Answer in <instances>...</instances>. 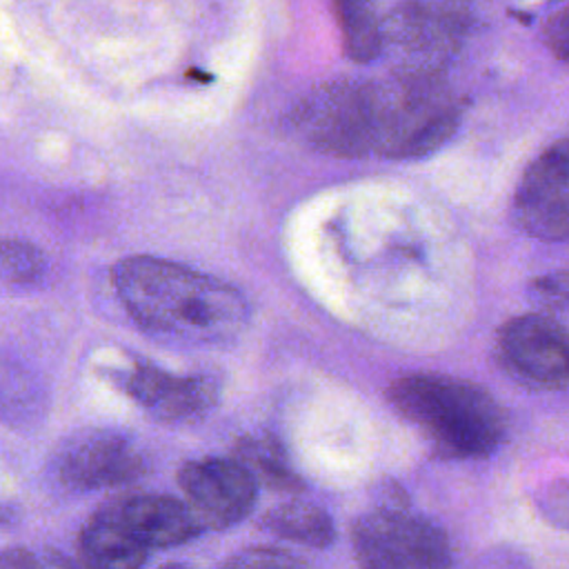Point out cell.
Masks as SVG:
<instances>
[{
  "mask_svg": "<svg viewBox=\"0 0 569 569\" xmlns=\"http://www.w3.org/2000/svg\"><path fill=\"white\" fill-rule=\"evenodd\" d=\"M233 458L256 478L258 485H264L273 491L298 493L305 489L302 478L289 465L284 447L278 438L269 433H249L238 440Z\"/></svg>",
  "mask_w": 569,
  "mask_h": 569,
  "instance_id": "9a60e30c",
  "label": "cell"
},
{
  "mask_svg": "<svg viewBox=\"0 0 569 569\" xmlns=\"http://www.w3.org/2000/svg\"><path fill=\"white\" fill-rule=\"evenodd\" d=\"M178 485L204 529H227L244 520L258 498L256 478L236 458L211 456L184 462Z\"/></svg>",
  "mask_w": 569,
  "mask_h": 569,
  "instance_id": "52a82bcc",
  "label": "cell"
},
{
  "mask_svg": "<svg viewBox=\"0 0 569 569\" xmlns=\"http://www.w3.org/2000/svg\"><path fill=\"white\" fill-rule=\"evenodd\" d=\"M371 153L418 158L440 147L460 120V100L438 71L405 69L367 80Z\"/></svg>",
  "mask_w": 569,
  "mask_h": 569,
  "instance_id": "3957f363",
  "label": "cell"
},
{
  "mask_svg": "<svg viewBox=\"0 0 569 569\" xmlns=\"http://www.w3.org/2000/svg\"><path fill=\"white\" fill-rule=\"evenodd\" d=\"M293 129L313 149L340 156H371L367 80H338L313 89L293 109Z\"/></svg>",
  "mask_w": 569,
  "mask_h": 569,
  "instance_id": "5b68a950",
  "label": "cell"
},
{
  "mask_svg": "<svg viewBox=\"0 0 569 569\" xmlns=\"http://www.w3.org/2000/svg\"><path fill=\"white\" fill-rule=\"evenodd\" d=\"M100 509L147 551L189 542L204 529L187 502L162 493L122 496Z\"/></svg>",
  "mask_w": 569,
  "mask_h": 569,
  "instance_id": "7c38bea8",
  "label": "cell"
},
{
  "mask_svg": "<svg viewBox=\"0 0 569 569\" xmlns=\"http://www.w3.org/2000/svg\"><path fill=\"white\" fill-rule=\"evenodd\" d=\"M336 20L345 53L353 62H371L385 47L382 18L367 2H336Z\"/></svg>",
  "mask_w": 569,
  "mask_h": 569,
  "instance_id": "2e32d148",
  "label": "cell"
},
{
  "mask_svg": "<svg viewBox=\"0 0 569 569\" xmlns=\"http://www.w3.org/2000/svg\"><path fill=\"white\" fill-rule=\"evenodd\" d=\"M113 287L136 325L156 338L220 342L249 322L247 298L236 287L164 258L120 260Z\"/></svg>",
  "mask_w": 569,
  "mask_h": 569,
  "instance_id": "6da1fadb",
  "label": "cell"
},
{
  "mask_svg": "<svg viewBox=\"0 0 569 569\" xmlns=\"http://www.w3.org/2000/svg\"><path fill=\"white\" fill-rule=\"evenodd\" d=\"M82 569H140L149 556L102 509H96L78 533Z\"/></svg>",
  "mask_w": 569,
  "mask_h": 569,
  "instance_id": "4fadbf2b",
  "label": "cell"
},
{
  "mask_svg": "<svg viewBox=\"0 0 569 569\" xmlns=\"http://www.w3.org/2000/svg\"><path fill=\"white\" fill-rule=\"evenodd\" d=\"M260 527L276 538L325 549L336 540L331 516L309 500H284L262 513Z\"/></svg>",
  "mask_w": 569,
  "mask_h": 569,
  "instance_id": "5bb4252c",
  "label": "cell"
},
{
  "mask_svg": "<svg viewBox=\"0 0 569 569\" xmlns=\"http://www.w3.org/2000/svg\"><path fill=\"white\" fill-rule=\"evenodd\" d=\"M158 569H191V567L180 565V562H169V565H162V567H158Z\"/></svg>",
  "mask_w": 569,
  "mask_h": 569,
  "instance_id": "603a6c76",
  "label": "cell"
},
{
  "mask_svg": "<svg viewBox=\"0 0 569 569\" xmlns=\"http://www.w3.org/2000/svg\"><path fill=\"white\" fill-rule=\"evenodd\" d=\"M351 547L358 569H447L451 562L447 533L396 502L356 518Z\"/></svg>",
  "mask_w": 569,
  "mask_h": 569,
  "instance_id": "277c9868",
  "label": "cell"
},
{
  "mask_svg": "<svg viewBox=\"0 0 569 569\" xmlns=\"http://www.w3.org/2000/svg\"><path fill=\"white\" fill-rule=\"evenodd\" d=\"M467 27L469 9L458 2H405L382 18L385 42L427 62V69L460 47Z\"/></svg>",
  "mask_w": 569,
  "mask_h": 569,
  "instance_id": "8fae6325",
  "label": "cell"
},
{
  "mask_svg": "<svg viewBox=\"0 0 569 569\" xmlns=\"http://www.w3.org/2000/svg\"><path fill=\"white\" fill-rule=\"evenodd\" d=\"M220 569H313L305 558L280 547H249L233 553Z\"/></svg>",
  "mask_w": 569,
  "mask_h": 569,
  "instance_id": "ac0fdd59",
  "label": "cell"
},
{
  "mask_svg": "<svg viewBox=\"0 0 569 569\" xmlns=\"http://www.w3.org/2000/svg\"><path fill=\"white\" fill-rule=\"evenodd\" d=\"M513 213L527 233L569 242V138L529 164L513 196Z\"/></svg>",
  "mask_w": 569,
  "mask_h": 569,
  "instance_id": "9c48e42d",
  "label": "cell"
},
{
  "mask_svg": "<svg viewBox=\"0 0 569 569\" xmlns=\"http://www.w3.org/2000/svg\"><path fill=\"white\" fill-rule=\"evenodd\" d=\"M498 353L502 367L531 387L569 385V333L551 318L529 313L509 320L498 333Z\"/></svg>",
  "mask_w": 569,
  "mask_h": 569,
  "instance_id": "ba28073f",
  "label": "cell"
},
{
  "mask_svg": "<svg viewBox=\"0 0 569 569\" xmlns=\"http://www.w3.org/2000/svg\"><path fill=\"white\" fill-rule=\"evenodd\" d=\"M40 569H80L69 556L47 547L40 549Z\"/></svg>",
  "mask_w": 569,
  "mask_h": 569,
  "instance_id": "7402d4cb",
  "label": "cell"
},
{
  "mask_svg": "<svg viewBox=\"0 0 569 569\" xmlns=\"http://www.w3.org/2000/svg\"><path fill=\"white\" fill-rule=\"evenodd\" d=\"M116 382L158 422L182 425L204 418L218 402V385L204 376H173L156 365L136 362Z\"/></svg>",
  "mask_w": 569,
  "mask_h": 569,
  "instance_id": "30bf717a",
  "label": "cell"
},
{
  "mask_svg": "<svg viewBox=\"0 0 569 569\" xmlns=\"http://www.w3.org/2000/svg\"><path fill=\"white\" fill-rule=\"evenodd\" d=\"M389 400L447 456L482 458L502 442L505 411L473 382L411 373L391 382Z\"/></svg>",
  "mask_w": 569,
  "mask_h": 569,
  "instance_id": "7a4b0ae2",
  "label": "cell"
},
{
  "mask_svg": "<svg viewBox=\"0 0 569 569\" xmlns=\"http://www.w3.org/2000/svg\"><path fill=\"white\" fill-rule=\"evenodd\" d=\"M0 569H40V549H2L0 551Z\"/></svg>",
  "mask_w": 569,
  "mask_h": 569,
  "instance_id": "44dd1931",
  "label": "cell"
},
{
  "mask_svg": "<svg viewBox=\"0 0 569 569\" xmlns=\"http://www.w3.org/2000/svg\"><path fill=\"white\" fill-rule=\"evenodd\" d=\"M540 513L556 527L569 531V485H553L542 498H538Z\"/></svg>",
  "mask_w": 569,
  "mask_h": 569,
  "instance_id": "d6986e66",
  "label": "cell"
},
{
  "mask_svg": "<svg viewBox=\"0 0 569 569\" xmlns=\"http://www.w3.org/2000/svg\"><path fill=\"white\" fill-rule=\"evenodd\" d=\"M545 40L549 49L569 64V4L553 11L545 22Z\"/></svg>",
  "mask_w": 569,
  "mask_h": 569,
  "instance_id": "ffe728a7",
  "label": "cell"
},
{
  "mask_svg": "<svg viewBox=\"0 0 569 569\" xmlns=\"http://www.w3.org/2000/svg\"><path fill=\"white\" fill-rule=\"evenodd\" d=\"M51 471L64 489L93 491L142 478L147 458L129 436L113 429H89L60 445Z\"/></svg>",
  "mask_w": 569,
  "mask_h": 569,
  "instance_id": "8992f818",
  "label": "cell"
},
{
  "mask_svg": "<svg viewBox=\"0 0 569 569\" xmlns=\"http://www.w3.org/2000/svg\"><path fill=\"white\" fill-rule=\"evenodd\" d=\"M44 271L42 251L24 240H0V280L33 282Z\"/></svg>",
  "mask_w": 569,
  "mask_h": 569,
  "instance_id": "e0dca14e",
  "label": "cell"
}]
</instances>
